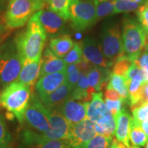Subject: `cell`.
I'll return each mask as SVG.
<instances>
[{"mask_svg": "<svg viewBox=\"0 0 148 148\" xmlns=\"http://www.w3.org/2000/svg\"><path fill=\"white\" fill-rule=\"evenodd\" d=\"M47 37L38 11L29 18L25 30L16 38V49L23 62L41 60Z\"/></svg>", "mask_w": 148, "mask_h": 148, "instance_id": "cell-1", "label": "cell"}, {"mask_svg": "<svg viewBox=\"0 0 148 148\" xmlns=\"http://www.w3.org/2000/svg\"><path fill=\"white\" fill-rule=\"evenodd\" d=\"M32 86L14 81L4 88L0 96V105L14 116L20 123L25 121V113L29 106Z\"/></svg>", "mask_w": 148, "mask_h": 148, "instance_id": "cell-2", "label": "cell"}, {"mask_svg": "<svg viewBox=\"0 0 148 148\" xmlns=\"http://www.w3.org/2000/svg\"><path fill=\"white\" fill-rule=\"evenodd\" d=\"M122 32L125 54L135 60L145 48V33L140 23L131 18H124Z\"/></svg>", "mask_w": 148, "mask_h": 148, "instance_id": "cell-3", "label": "cell"}, {"mask_svg": "<svg viewBox=\"0 0 148 148\" xmlns=\"http://www.w3.org/2000/svg\"><path fill=\"white\" fill-rule=\"evenodd\" d=\"M69 19L76 31H84L97 21L94 0H71Z\"/></svg>", "mask_w": 148, "mask_h": 148, "instance_id": "cell-4", "label": "cell"}, {"mask_svg": "<svg viewBox=\"0 0 148 148\" xmlns=\"http://www.w3.org/2000/svg\"><path fill=\"white\" fill-rule=\"evenodd\" d=\"M101 50L107 59L112 62L125 55L120 27L116 23L103 25L101 32Z\"/></svg>", "mask_w": 148, "mask_h": 148, "instance_id": "cell-5", "label": "cell"}, {"mask_svg": "<svg viewBox=\"0 0 148 148\" xmlns=\"http://www.w3.org/2000/svg\"><path fill=\"white\" fill-rule=\"evenodd\" d=\"M23 60L16 47H5L0 51V84L3 88L18 78Z\"/></svg>", "mask_w": 148, "mask_h": 148, "instance_id": "cell-6", "label": "cell"}, {"mask_svg": "<svg viewBox=\"0 0 148 148\" xmlns=\"http://www.w3.org/2000/svg\"><path fill=\"white\" fill-rule=\"evenodd\" d=\"M35 11L32 0H10L5 14V21L10 28L23 27Z\"/></svg>", "mask_w": 148, "mask_h": 148, "instance_id": "cell-7", "label": "cell"}, {"mask_svg": "<svg viewBox=\"0 0 148 148\" xmlns=\"http://www.w3.org/2000/svg\"><path fill=\"white\" fill-rule=\"evenodd\" d=\"M25 121L39 133H45L50 126L49 109L42 103L39 97L32 95L25 113Z\"/></svg>", "mask_w": 148, "mask_h": 148, "instance_id": "cell-8", "label": "cell"}, {"mask_svg": "<svg viewBox=\"0 0 148 148\" xmlns=\"http://www.w3.org/2000/svg\"><path fill=\"white\" fill-rule=\"evenodd\" d=\"M96 134L95 123L86 118L75 124H70L66 141L71 148H78L87 144Z\"/></svg>", "mask_w": 148, "mask_h": 148, "instance_id": "cell-9", "label": "cell"}, {"mask_svg": "<svg viewBox=\"0 0 148 148\" xmlns=\"http://www.w3.org/2000/svg\"><path fill=\"white\" fill-rule=\"evenodd\" d=\"M20 148H71L66 140L48 139L39 132L24 130L21 135Z\"/></svg>", "mask_w": 148, "mask_h": 148, "instance_id": "cell-10", "label": "cell"}, {"mask_svg": "<svg viewBox=\"0 0 148 148\" xmlns=\"http://www.w3.org/2000/svg\"><path fill=\"white\" fill-rule=\"evenodd\" d=\"M48 109L49 112L50 126L47 132L40 134L48 139L66 140L69 133L70 123L62 116L58 108Z\"/></svg>", "mask_w": 148, "mask_h": 148, "instance_id": "cell-11", "label": "cell"}, {"mask_svg": "<svg viewBox=\"0 0 148 148\" xmlns=\"http://www.w3.org/2000/svg\"><path fill=\"white\" fill-rule=\"evenodd\" d=\"M82 45L83 59L94 66L108 68L113 64L104 56L101 46L95 39L90 37H86Z\"/></svg>", "mask_w": 148, "mask_h": 148, "instance_id": "cell-12", "label": "cell"}, {"mask_svg": "<svg viewBox=\"0 0 148 148\" xmlns=\"http://www.w3.org/2000/svg\"><path fill=\"white\" fill-rule=\"evenodd\" d=\"M86 102L69 98L56 108L70 124H75L87 118Z\"/></svg>", "mask_w": 148, "mask_h": 148, "instance_id": "cell-13", "label": "cell"}, {"mask_svg": "<svg viewBox=\"0 0 148 148\" xmlns=\"http://www.w3.org/2000/svg\"><path fill=\"white\" fill-rule=\"evenodd\" d=\"M39 20L47 36L56 37L64 27L65 20L49 8L38 11Z\"/></svg>", "mask_w": 148, "mask_h": 148, "instance_id": "cell-14", "label": "cell"}, {"mask_svg": "<svg viewBox=\"0 0 148 148\" xmlns=\"http://www.w3.org/2000/svg\"><path fill=\"white\" fill-rule=\"evenodd\" d=\"M66 80V69L40 77L36 82V89L39 98L45 97L58 88Z\"/></svg>", "mask_w": 148, "mask_h": 148, "instance_id": "cell-15", "label": "cell"}, {"mask_svg": "<svg viewBox=\"0 0 148 148\" xmlns=\"http://www.w3.org/2000/svg\"><path fill=\"white\" fill-rule=\"evenodd\" d=\"M110 114V112L103 101L102 92H93L91 100L86 102V116L88 119L95 123Z\"/></svg>", "mask_w": 148, "mask_h": 148, "instance_id": "cell-16", "label": "cell"}, {"mask_svg": "<svg viewBox=\"0 0 148 148\" xmlns=\"http://www.w3.org/2000/svg\"><path fill=\"white\" fill-rule=\"evenodd\" d=\"M116 120V139L123 143L126 148H130V124L132 119L130 114L124 107L114 117Z\"/></svg>", "mask_w": 148, "mask_h": 148, "instance_id": "cell-17", "label": "cell"}, {"mask_svg": "<svg viewBox=\"0 0 148 148\" xmlns=\"http://www.w3.org/2000/svg\"><path fill=\"white\" fill-rule=\"evenodd\" d=\"M41 60L40 77L47 74L62 71L66 69L67 67V64L64 62L63 59L55 56L49 47L45 49Z\"/></svg>", "mask_w": 148, "mask_h": 148, "instance_id": "cell-18", "label": "cell"}, {"mask_svg": "<svg viewBox=\"0 0 148 148\" xmlns=\"http://www.w3.org/2000/svg\"><path fill=\"white\" fill-rule=\"evenodd\" d=\"M111 74L108 68L92 65L86 72L89 88L93 92H100L103 86L110 80Z\"/></svg>", "mask_w": 148, "mask_h": 148, "instance_id": "cell-19", "label": "cell"}, {"mask_svg": "<svg viewBox=\"0 0 148 148\" xmlns=\"http://www.w3.org/2000/svg\"><path fill=\"white\" fill-rule=\"evenodd\" d=\"M72 91L73 89L65 81L58 88L45 97H40V99L48 108H58L64 101L71 98Z\"/></svg>", "mask_w": 148, "mask_h": 148, "instance_id": "cell-20", "label": "cell"}, {"mask_svg": "<svg viewBox=\"0 0 148 148\" xmlns=\"http://www.w3.org/2000/svg\"><path fill=\"white\" fill-rule=\"evenodd\" d=\"M42 60L38 61H24L21 71L16 79L17 82L33 86L40 77Z\"/></svg>", "mask_w": 148, "mask_h": 148, "instance_id": "cell-21", "label": "cell"}, {"mask_svg": "<svg viewBox=\"0 0 148 148\" xmlns=\"http://www.w3.org/2000/svg\"><path fill=\"white\" fill-rule=\"evenodd\" d=\"M86 71H80L79 79L71 93V98L81 101L91 100L92 90L89 88Z\"/></svg>", "mask_w": 148, "mask_h": 148, "instance_id": "cell-22", "label": "cell"}, {"mask_svg": "<svg viewBox=\"0 0 148 148\" xmlns=\"http://www.w3.org/2000/svg\"><path fill=\"white\" fill-rule=\"evenodd\" d=\"M74 45L73 40L69 34H62L51 38L49 49L58 58H64L71 50Z\"/></svg>", "mask_w": 148, "mask_h": 148, "instance_id": "cell-23", "label": "cell"}, {"mask_svg": "<svg viewBox=\"0 0 148 148\" xmlns=\"http://www.w3.org/2000/svg\"><path fill=\"white\" fill-rule=\"evenodd\" d=\"M130 81V79H127V77L112 73L107 87L115 89L120 94L123 102L128 103V84Z\"/></svg>", "mask_w": 148, "mask_h": 148, "instance_id": "cell-24", "label": "cell"}, {"mask_svg": "<svg viewBox=\"0 0 148 148\" xmlns=\"http://www.w3.org/2000/svg\"><path fill=\"white\" fill-rule=\"evenodd\" d=\"M95 128L97 134L112 137L115 134L116 120L112 114H110L95 122Z\"/></svg>", "mask_w": 148, "mask_h": 148, "instance_id": "cell-25", "label": "cell"}, {"mask_svg": "<svg viewBox=\"0 0 148 148\" xmlns=\"http://www.w3.org/2000/svg\"><path fill=\"white\" fill-rule=\"evenodd\" d=\"M130 140L133 145L138 147L144 146L147 141V137L142 129L140 123L132 118L130 124Z\"/></svg>", "mask_w": 148, "mask_h": 148, "instance_id": "cell-26", "label": "cell"}, {"mask_svg": "<svg viewBox=\"0 0 148 148\" xmlns=\"http://www.w3.org/2000/svg\"><path fill=\"white\" fill-rule=\"evenodd\" d=\"M71 0H49V8L66 21L69 19V5Z\"/></svg>", "mask_w": 148, "mask_h": 148, "instance_id": "cell-27", "label": "cell"}, {"mask_svg": "<svg viewBox=\"0 0 148 148\" xmlns=\"http://www.w3.org/2000/svg\"><path fill=\"white\" fill-rule=\"evenodd\" d=\"M133 63L134 60L125 54L114 62L112 73L120 76L126 77L127 71Z\"/></svg>", "mask_w": 148, "mask_h": 148, "instance_id": "cell-28", "label": "cell"}, {"mask_svg": "<svg viewBox=\"0 0 148 148\" xmlns=\"http://www.w3.org/2000/svg\"><path fill=\"white\" fill-rule=\"evenodd\" d=\"M95 1L96 15L97 19L113 14L116 1Z\"/></svg>", "mask_w": 148, "mask_h": 148, "instance_id": "cell-29", "label": "cell"}, {"mask_svg": "<svg viewBox=\"0 0 148 148\" xmlns=\"http://www.w3.org/2000/svg\"><path fill=\"white\" fill-rule=\"evenodd\" d=\"M63 60L66 64H78L83 60L82 45L79 43H74L72 49L68 52Z\"/></svg>", "mask_w": 148, "mask_h": 148, "instance_id": "cell-30", "label": "cell"}, {"mask_svg": "<svg viewBox=\"0 0 148 148\" xmlns=\"http://www.w3.org/2000/svg\"><path fill=\"white\" fill-rule=\"evenodd\" d=\"M112 137L96 134L87 144L78 148H110Z\"/></svg>", "mask_w": 148, "mask_h": 148, "instance_id": "cell-31", "label": "cell"}, {"mask_svg": "<svg viewBox=\"0 0 148 148\" xmlns=\"http://www.w3.org/2000/svg\"><path fill=\"white\" fill-rule=\"evenodd\" d=\"M139 7L140 5L132 0H116L113 14L132 12L138 10Z\"/></svg>", "mask_w": 148, "mask_h": 148, "instance_id": "cell-32", "label": "cell"}, {"mask_svg": "<svg viewBox=\"0 0 148 148\" xmlns=\"http://www.w3.org/2000/svg\"><path fill=\"white\" fill-rule=\"evenodd\" d=\"M12 140L11 135L7 128L4 116L0 114V148H7Z\"/></svg>", "mask_w": 148, "mask_h": 148, "instance_id": "cell-33", "label": "cell"}, {"mask_svg": "<svg viewBox=\"0 0 148 148\" xmlns=\"http://www.w3.org/2000/svg\"><path fill=\"white\" fill-rule=\"evenodd\" d=\"M79 69L77 64H68L66 67V82L72 89L76 86L79 77Z\"/></svg>", "mask_w": 148, "mask_h": 148, "instance_id": "cell-34", "label": "cell"}, {"mask_svg": "<svg viewBox=\"0 0 148 148\" xmlns=\"http://www.w3.org/2000/svg\"><path fill=\"white\" fill-rule=\"evenodd\" d=\"M138 21L145 34H148V1L140 5L136 11Z\"/></svg>", "mask_w": 148, "mask_h": 148, "instance_id": "cell-35", "label": "cell"}, {"mask_svg": "<svg viewBox=\"0 0 148 148\" xmlns=\"http://www.w3.org/2000/svg\"><path fill=\"white\" fill-rule=\"evenodd\" d=\"M133 119L140 123L144 121H148V102L132 110Z\"/></svg>", "mask_w": 148, "mask_h": 148, "instance_id": "cell-36", "label": "cell"}, {"mask_svg": "<svg viewBox=\"0 0 148 148\" xmlns=\"http://www.w3.org/2000/svg\"><path fill=\"white\" fill-rule=\"evenodd\" d=\"M105 103H106L107 108L110 111L112 115L115 117L116 114L121 110L123 108V101L122 99L119 100H110V99H105Z\"/></svg>", "mask_w": 148, "mask_h": 148, "instance_id": "cell-37", "label": "cell"}, {"mask_svg": "<svg viewBox=\"0 0 148 148\" xmlns=\"http://www.w3.org/2000/svg\"><path fill=\"white\" fill-rule=\"evenodd\" d=\"M134 62L141 69L148 73V51H145L138 57Z\"/></svg>", "mask_w": 148, "mask_h": 148, "instance_id": "cell-38", "label": "cell"}, {"mask_svg": "<svg viewBox=\"0 0 148 148\" xmlns=\"http://www.w3.org/2000/svg\"><path fill=\"white\" fill-rule=\"evenodd\" d=\"M148 102V81L147 82H143L142 85L141 92H140V99L137 104L136 105L135 108L139 107L144 103Z\"/></svg>", "mask_w": 148, "mask_h": 148, "instance_id": "cell-39", "label": "cell"}, {"mask_svg": "<svg viewBox=\"0 0 148 148\" xmlns=\"http://www.w3.org/2000/svg\"><path fill=\"white\" fill-rule=\"evenodd\" d=\"M105 98L110 100H119V99H122L121 95L115 89L112 88L106 87V90L104 93Z\"/></svg>", "mask_w": 148, "mask_h": 148, "instance_id": "cell-40", "label": "cell"}, {"mask_svg": "<svg viewBox=\"0 0 148 148\" xmlns=\"http://www.w3.org/2000/svg\"><path fill=\"white\" fill-rule=\"evenodd\" d=\"M34 3L35 11L41 10L47 5H49V0H32Z\"/></svg>", "mask_w": 148, "mask_h": 148, "instance_id": "cell-41", "label": "cell"}, {"mask_svg": "<svg viewBox=\"0 0 148 148\" xmlns=\"http://www.w3.org/2000/svg\"><path fill=\"white\" fill-rule=\"evenodd\" d=\"M140 125H141L142 129L145 132V134L147 136L148 138V121H144L140 123Z\"/></svg>", "mask_w": 148, "mask_h": 148, "instance_id": "cell-42", "label": "cell"}, {"mask_svg": "<svg viewBox=\"0 0 148 148\" xmlns=\"http://www.w3.org/2000/svg\"><path fill=\"white\" fill-rule=\"evenodd\" d=\"M132 1L138 3L140 5H141L144 4V3H145L146 2H147L148 0H132Z\"/></svg>", "mask_w": 148, "mask_h": 148, "instance_id": "cell-43", "label": "cell"}, {"mask_svg": "<svg viewBox=\"0 0 148 148\" xmlns=\"http://www.w3.org/2000/svg\"><path fill=\"white\" fill-rule=\"evenodd\" d=\"M144 50L148 51V34H145V45Z\"/></svg>", "mask_w": 148, "mask_h": 148, "instance_id": "cell-44", "label": "cell"}, {"mask_svg": "<svg viewBox=\"0 0 148 148\" xmlns=\"http://www.w3.org/2000/svg\"><path fill=\"white\" fill-rule=\"evenodd\" d=\"M96 1H116V0H95Z\"/></svg>", "mask_w": 148, "mask_h": 148, "instance_id": "cell-45", "label": "cell"}, {"mask_svg": "<svg viewBox=\"0 0 148 148\" xmlns=\"http://www.w3.org/2000/svg\"><path fill=\"white\" fill-rule=\"evenodd\" d=\"M1 32H2V26H1V24H0V36H1Z\"/></svg>", "mask_w": 148, "mask_h": 148, "instance_id": "cell-46", "label": "cell"}, {"mask_svg": "<svg viewBox=\"0 0 148 148\" xmlns=\"http://www.w3.org/2000/svg\"><path fill=\"white\" fill-rule=\"evenodd\" d=\"M130 148H140V147H138V146H132V147H131Z\"/></svg>", "mask_w": 148, "mask_h": 148, "instance_id": "cell-47", "label": "cell"}, {"mask_svg": "<svg viewBox=\"0 0 148 148\" xmlns=\"http://www.w3.org/2000/svg\"><path fill=\"white\" fill-rule=\"evenodd\" d=\"M145 148H148V140L147 141V143H146V147Z\"/></svg>", "mask_w": 148, "mask_h": 148, "instance_id": "cell-48", "label": "cell"}, {"mask_svg": "<svg viewBox=\"0 0 148 148\" xmlns=\"http://www.w3.org/2000/svg\"><path fill=\"white\" fill-rule=\"evenodd\" d=\"M0 96H1V89H0Z\"/></svg>", "mask_w": 148, "mask_h": 148, "instance_id": "cell-49", "label": "cell"}, {"mask_svg": "<svg viewBox=\"0 0 148 148\" xmlns=\"http://www.w3.org/2000/svg\"><path fill=\"white\" fill-rule=\"evenodd\" d=\"M7 148H12V147H8Z\"/></svg>", "mask_w": 148, "mask_h": 148, "instance_id": "cell-50", "label": "cell"}, {"mask_svg": "<svg viewBox=\"0 0 148 148\" xmlns=\"http://www.w3.org/2000/svg\"><path fill=\"white\" fill-rule=\"evenodd\" d=\"M0 109H1V107H0Z\"/></svg>", "mask_w": 148, "mask_h": 148, "instance_id": "cell-51", "label": "cell"}]
</instances>
